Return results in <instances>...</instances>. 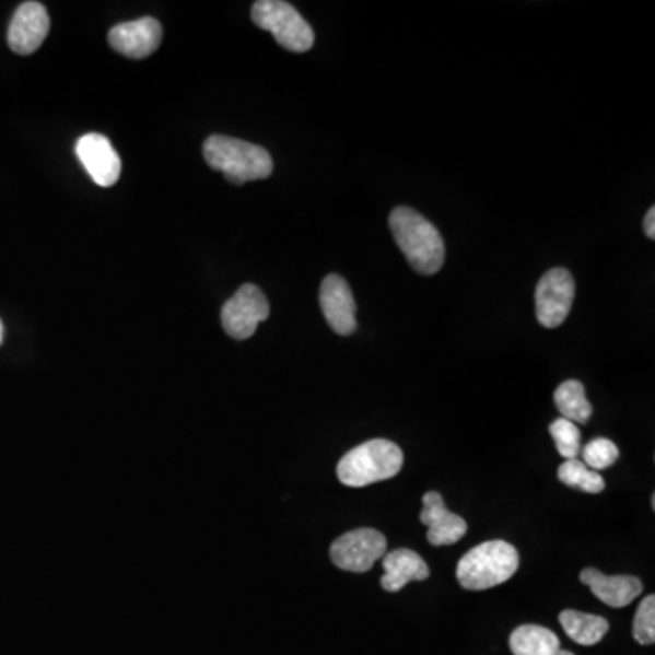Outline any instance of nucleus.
I'll return each instance as SVG.
<instances>
[{"instance_id": "obj_1", "label": "nucleus", "mask_w": 655, "mask_h": 655, "mask_svg": "<svg viewBox=\"0 0 655 655\" xmlns=\"http://www.w3.org/2000/svg\"><path fill=\"white\" fill-rule=\"evenodd\" d=\"M390 230L397 246L418 273L434 276L443 268L446 257L444 241L429 219L412 208L399 207L390 213Z\"/></svg>"}, {"instance_id": "obj_2", "label": "nucleus", "mask_w": 655, "mask_h": 655, "mask_svg": "<svg viewBox=\"0 0 655 655\" xmlns=\"http://www.w3.org/2000/svg\"><path fill=\"white\" fill-rule=\"evenodd\" d=\"M210 168L221 172L233 185L268 179L273 174V161L265 148L226 136H212L202 147Z\"/></svg>"}, {"instance_id": "obj_3", "label": "nucleus", "mask_w": 655, "mask_h": 655, "mask_svg": "<svg viewBox=\"0 0 655 655\" xmlns=\"http://www.w3.org/2000/svg\"><path fill=\"white\" fill-rule=\"evenodd\" d=\"M519 570V552L514 545L487 541L471 548L457 564V581L466 590L481 592L503 585Z\"/></svg>"}, {"instance_id": "obj_4", "label": "nucleus", "mask_w": 655, "mask_h": 655, "mask_svg": "<svg viewBox=\"0 0 655 655\" xmlns=\"http://www.w3.org/2000/svg\"><path fill=\"white\" fill-rule=\"evenodd\" d=\"M405 465L402 449L386 438H372L350 449L337 465V477L350 488H363L396 477Z\"/></svg>"}, {"instance_id": "obj_5", "label": "nucleus", "mask_w": 655, "mask_h": 655, "mask_svg": "<svg viewBox=\"0 0 655 655\" xmlns=\"http://www.w3.org/2000/svg\"><path fill=\"white\" fill-rule=\"evenodd\" d=\"M252 19L260 30L270 32L282 48L293 54L308 51L315 43L314 30L292 4L284 0H259L252 8Z\"/></svg>"}, {"instance_id": "obj_6", "label": "nucleus", "mask_w": 655, "mask_h": 655, "mask_svg": "<svg viewBox=\"0 0 655 655\" xmlns=\"http://www.w3.org/2000/svg\"><path fill=\"white\" fill-rule=\"evenodd\" d=\"M388 541L374 528H359L339 537L330 548V558L337 569L347 572H369L385 558Z\"/></svg>"}, {"instance_id": "obj_7", "label": "nucleus", "mask_w": 655, "mask_h": 655, "mask_svg": "<svg viewBox=\"0 0 655 655\" xmlns=\"http://www.w3.org/2000/svg\"><path fill=\"white\" fill-rule=\"evenodd\" d=\"M270 317V303L260 288L244 284L221 309L222 328L227 336L244 341L257 331V326Z\"/></svg>"}, {"instance_id": "obj_8", "label": "nucleus", "mask_w": 655, "mask_h": 655, "mask_svg": "<svg viewBox=\"0 0 655 655\" xmlns=\"http://www.w3.org/2000/svg\"><path fill=\"white\" fill-rule=\"evenodd\" d=\"M575 281L564 268H552L536 288V315L545 328H558L569 317L574 303Z\"/></svg>"}, {"instance_id": "obj_9", "label": "nucleus", "mask_w": 655, "mask_h": 655, "mask_svg": "<svg viewBox=\"0 0 655 655\" xmlns=\"http://www.w3.org/2000/svg\"><path fill=\"white\" fill-rule=\"evenodd\" d=\"M75 153L82 166L98 186L109 188L119 180L122 163L108 137L101 133H86L77 141Z\"/></svg>"}, {"instance_id": "obj_10", "label": "nucleus", "mask_w": 655, "mask_h": 655, "mask_svg": "<svg viewBox=\"0 0 655 655\" xmlns=\"http://www.w3.org/2000/svg\"><path fill=\"white\" fill-rule=\"evenodd\" d=\"M48 10L40 2H24L19 5L8 30V44L11 51L32 55L43 46L49 33Z\"/></svg>"}, {"instance_id": "obj_11", "label": "nucleus", "mask_w": 655, "mask_h": 655, "mask_svg": "<svg viewBox=\"0 0 655 655\" xmlns=\"http://www.w3.org/2000/svg\"><path fill=\"white\" fill-rule=\"evenodd\" d=\"M319 303L325 319L330 325L331 330L339 336H352L358 330V320H355V299L348 282L337 273L326 277L320 284Z\"/></svg>"}, {"instance_id": "obj_12", "label": "nucleus", "mask_w": 655, "mask_h": 655, "mask_svg": "<svg viewBox=\"0 0 655 655\" xmlns=\"http://www.w3.org/2000/svg\"><path fill=\"white\" fill-rule=\"evenodd\" d=\"M163 40V27L152 16L122 22L112 27L108 43L117 54L130 59H144L159 48Z\"/></svg>"}, {"instance_id": "obj_13", "label": "nucleus", "mask_w": 655, "mask_h": 655, "mask_svg": "<svg viewBox=\"0 0 655 655\" xmlns=\"http://www.w3.org/2000/svg\"><path fill=\"white\" fill-rule=\"evenodd\" d=\"M421 523L429 526L426 539L434 547L455 545L468 530L466 521L460 515L449 512L444 504L443 495L437 492L424 493Z\"/></svg>"}, {"instance_id": "obj_14", "label": "nucleus", "mask_w": 655, "mask_h": 655, "mask_svg": "<svg viewBox=\"0 0 655 655\" xmlns=\"http://www.w3.org/2000/svg\"><path fill=\"white\" fill-rule=\"evenodd\" d=\"M580 580L599 601L612 608L629 607L643 592V583L634 575H605L599 570L585 569Z\"/></svg>"}, {"instance_id": "obj_15", "label": "nucleus", "mask_w": 655, "mask_h": 655, "mask_svg": "<svg viewBox=\"0 0 655 655\" xmlns=\"http://www.w3.org/2000/svg\"><path fill=\"white\" fill-rule=\"evenodd\" d=\"M383 569L385 575L381 580V586L391 594L401 592L412 581H424L430 577L429 564L424 563V559L418 552L408 548H399L386 553L383 558Z\"/></svg>"}, {"instance_id": "obj_16", "label": "nucleus", "mask_w": 655, "mask_h": 655, "mask_svg": "<svg viewBox=\"0 0 655 655\" xmlns=\"http://www.w3.org/2000/svg\"><path fill=\"white\" fill-rule=\"evenodd\" d=\"M559 648L558 635L539 624H523L510 635V651L514 655H552Z\"/></svg>"}, {"instance_id": "obj_17", "label": "nucleus", "mask_w": 655, "mask_h": 655, "mask_svg": "<svg viewBox=\"0 0 655 655\" xmlns=\"http://www.w3.org/2000/svg\"><path fill=\"white\" fill-rule=\"evenodd\" d=\"M559 621L570 640L583 646L597 645L610 629L607 619L575 610H564L559 616Z\"/></svg>"}, {"instance_id": "obj_18", "label": "nucleus", "mask_w": 655, "mask_h": 655, "mask_svg": "<svg viewBox=\"0 0 655 655\" xmlns=\"http://www.w3.org/2000/svg\"><path fill=\"white\" fill-rule=\"evenodd\" d=\"M553 401L566 421L585 424L592 418V405L585 396V386L580 381H564L553 394Z\"/></svg>"}, {"instance_id": "obj_19", "label": "nucleus", "mask_w": 655, "mask_h": 655, "mask_svg": "<svg viewBox=\"0 0 655 655\" xmlns=\"http://www.w3.org/2000/svg\"><path fill=\"white\" fill-rule=\"evenodd\" d=\"M559 481L570 488H577L581 492L601 493L607 487V482L603 479L601 473L596 470H590L588 466L580 459L564 460L563 465L559 466Z\"/></svg>"}, {"instance_id": "obj_20", "label": "nucleus", "mask_w": 655, "mask_h": 655, "mask_svg": "<svg viewBox=\"0 0 655 655\" xmlns=\"http://www.w3.org/2000/svg\"><path fill=\"white\" fill-rule=\"evenodd\" d=\"M550 434L558 448L559 455L564 459H577L581 454V430L577 424L566 419L559 418L550 424Z\"/></svg>"}, {"instance_id": "obj_21", "label": "nucleus", "mask_w": 655, "mask_h": 655, "mask_svg": "<svg viewBox=\"0 0 655 655\" xmlns=\"http://www.w3.org/2000/svg\"><path fill=\"white\" fill-rule=\"evenodd\" d=\"M619 459V448L610 438L597 437L583 449V463L590 470H605Z\"/></svg>"}, {"instance_id": "obj_22", "label": "nucleus", "mask_w": 655, "mask_h": 655, "mask_svg": "<svg viewBox=\"0 0 655 655\" xmlns=\"http://www.w3.org/2000/svg\"><path fill=\"white\" fill-rule=\"evenodd\" d=\"M634 638L640 645L655 643V596H648L641 601L634 618Z\"/></svg>"}, {"instance_id": "obj_23", "label": "nucleus", "mask_w": 655, "mask_h": 655, "mask_svg": "<svg viewBox=\"0 0 655 655\" xmlns=\"http://www.w3.org/2000/svg\"><path fill=\"white\" fill-rule=\"evenodd\" d=\"M645 233L646 237L654 238L655 237V208L652 207L646 213L645 218Z\"/></svg>"}, {"instance_id": "obj_24", "label": "nucleus", "mask_w": 655, "mask_h": 655, "mask_svg": "<svg viewBox=\"0 0 655 655\" xmlns=\"http://www.w3.org/2000/svg\"><path fill=\"white\" fill-rule=\"evenodd\" d=\"M2 339H4V326H2V320H0V344H2Z\"/></svg>"}, {"instance_id": "obj_25", "label": "nucleus", "mask_w": 655, "mask_h": 655, "mask_svg": "<svg viewBox=\"0 0 655 655\" xmlns=\"http://www.w3.org/2000/svg\"><path fill=\"white\" fill-rule=\"evenodd\" d=\"M552 655H574V654H572V652L561 651V648H559V651L553 652Z\"/></svg>"}]
</instances>
